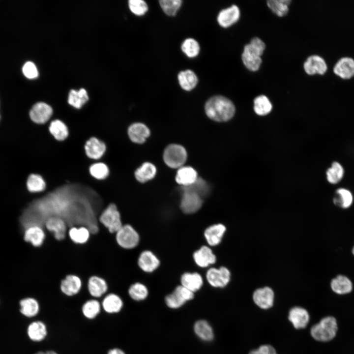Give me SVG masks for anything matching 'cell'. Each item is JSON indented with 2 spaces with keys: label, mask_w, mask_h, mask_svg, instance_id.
Wrapping results in <instances>:
<instances>
[{
  "label": "cell",
  "mask_w": 354,
  "mask_h": 354,
  "mask_svg": "<svg viewBox=\"0 0 354 354\" xmlns=\"http://www.w3.org/2000/svg\"><path fill=\"white\" fill-rule=\"evenodd\" d=\"M205 112L210 119L219 122L230 119L235 113L233 103L227 98L222 96H215L210 98L206 103Z\"/></svg>",
  "instance_id": "obj_1"
},
{
  "label": "cell",
  "mask_w": 354,
  "mask_h": 354,
  "mask_svg": "<svg viewBox=\"0 0 354 354\" xmlns=\"http://www.w3.org/2000/svg\"><path fill=\"white\" fill-rule=\"evenodd\" d=\"M338 330L336 319L332 316L322 318L317 324L313 325L310 329L312 337L320 342H328L336 336Z\"/></svg>",
  "instance_id": "obj_2"
},
{
  "label": "cell",
  "mask_w": 354,
  "mask_h": 354,
  "mask_svg": "<svg viewBox=\"0 0 354 354\" xmlns=\"http://www.w3.org/2000/svg\"><path fill=\"white\" fill-rule=\"evenodd\" d=\"M98 221L112 234H116L123 225L121 214L114 203L109 204L102 210Z\"/></svg>",
  "instance_id": "obj_3"
},
{
  "label": "cell",
  "mask_w": 354,
  "mask_h": 354,
  "mask_svg": "<svg viewBox=\"0 0 354 354\" xmlns=\"http://www.w3.org/2000/svg\"><path fill=\"white\" fill-rule=\"evenodd\" d=\"M118 245L125 250L135 248L139 242V235L134 227L129 224H124L115 234Z\"/></svg>",
  "instance_id": "obj_4"
},
{
  "label": "cell",
  "mask_w": 354,
  "mask_h": 354,
  "mask_svg": "<svg viewBox=\"0 0 354 354\" xmlns=\"http://www.w3.org/2000/svg\"><path fill=\"white\" fill-rule=\"evenodd\" d=\"M187 158V152L181 146L172 144L164 150L163 159L167 166L172 168H180Z\"/></svg>",
  "instance_id": "obj_5"
},
{
  "label": "cell",
  "mask_w": 354,
  "mask_h": 354,
  "mask_svg": "<svg viewBox=\"0 0 354 354\" xmlns=\"http://www.w3.org/2000/svg\"><path fill=\"white\" fill-rule=\"evenodd\" d=\"M45 230L53 234L58 241L64 240L68 235V228L65 220L58 216H51L45 221Z\"/></svg>",
  "instance_id": "obj_6"
},
{
  "label": "cell",
  "mask_w": 354,
  "mask_h": 354,
  "mask_svg": "<svg viewBox=\"0 0 354 354\" xmlns=\"http://www.w3.org/2000/svg\"><path fill=\"white\" fill-rule=\"evenodd\" d=\"M194 293L182 285L177 287L174 291L165 297L166 305L171 308L177 309L182 306L186 301L194 297Z\"/></svg>",
  "instance_id": "obj_7"
},
{
  "label": "cell",
  "mask_w": 354,
  "mask_h": 354,
  "mask_svg": "<svg viewBox=\"0 0 354 354\" xmlns=\"http://www.w3.org/2000/svg\"><path fill=\"white\" fill-rule=\"evenodd\" d=\"M208 283L215 288H223L227 286L231 279L229 270L224 266L219 268H209L206 274Z\"/></svg>",
  "instance_id": "obj_8"
},
{
  "label": "cell",
  "mask_w": 354,
  "mask_h": 354,
  "mask_svg": "<svg viewBox=\"0 0 354 354\" xmlns=\"http://www.w3.org/2000/svg\"><path fill=\"white\" fill-rule=\"evenodd\" d=\"M83 282L80 277L75 274H68L61 280L59 289L64 295L72 297L81 292Z\"/></svg>",
  "instance_id": "obj_9"
},
{
  "label": "cell",
  "mask_w": 354,
  "mask_h": 354,
  "mask_svg": "<svg viewBox=\"0 0 354 354\" xmlns=\"http://www.w3.org/2000/svg\"><path fill=\"white\" fill-rule=\"evenodd\" d=\"M202 197L195 192L183 190L180 201V208L186 214L197 211L202 205Z\"/></svg>",
  "instance_id": "obj_10"
},
{
  "label": "cell",
  "mask_w": 354,
  "mask_h": 354,
  "mask_svg": "<svg viewBox=\"0 0 354 354\" xmlns=\"http://www.w3.org/2000/svg\"><path fill=\"white\" fill-rule=\"evenodd\" d=\"M46 238L45 229L38 225L30 226L25 229L24 239L34 247L39 248L43 244Z\"/></svg>",
  "instance_id": "obj_11"
},
{
  "label": "cell",
  "mask_w": 354,
  "mask_h": 354,
  "mask_svg": "<svg viewBox=\"0 0 354 354\" xmlns=\"http://www.w3.org/2000/svg\"><path fill=\"white\" fill-rule=\"evenodd\" d=\"M274 298V292L268 287L259 288L256 290L253 294L254 303L264 309H267L272 306Z\"/></svg>",
  "instance_id": "obj_12"
},
{
  "label": "cell",
  "mask_w": 354,
  "mask_h": 354,
  "mask_svg": "<svg viewBox=\"0 0 354 354\" xmlns=\"http://www.w3.org/2000/svg\"><path fill=\"white\" fill-rule=\"evenodd\" d=\"M107 281L97 275L91 276L87 282V290L89 295L93 298L101 297L108 292Z\"/></svg>",
  "instance_id": "obj_13"
},
{
  "label": "cell",
  "mask_w": 354,
  "mask_h": 354,
  "mask_svg": "<svg viewBox=\"0 0 354 354\" xmlns=\"http://www.w3.org/2000/svg\"><path fill=\"white\" fill-rule=\"evenodd\" d=\"M52 113L53 110L51 106L44 102H38L32 106L29 115L34 122L43 124L49 119Z\"/></svg>",
  "instance_id": "obj_14"
},
{
  "label": "cell",
  "mask_w": 354,
  "mask_h": 354,
  "mask_svg": "<svg viewBox=\"0 0 354 354\" xmlns=\"http://www.w3.org/2000/svg\"><path fill=\"white\" fill-rule=\"evenodd\" d=\"M331 290L335 294L344 295L350 293L353 289L351 280L346 275L338 274L330 283Z\"/></svg>",
  "instance_id": "obj_15"
},
{
  "label": "cell",
  "mask_w": 354,
  "mask_h": 354,
  "mask_svg": "<svg viewBox=\"0 0 354 354\" xmlns=\"http://www.w3.org/2000/svg\"><path fill=\"white\" fill-rule=\"evenodd\" d=\"M309 318L308 311L301 307H294L289 313L288 319L296 329L305 328L309 322Z\"/></svg>",
  "instance_id": "obj_16"
},
{
  "label": "cell",
  "mask_w": 354,
  "mask_h": 354,
  "mask_svg": "<svg viewBox=\"0 0 354 354\" xmlns=\"http://www.w3.org/2000/svg\"><path fill=\"white\" fill-rule=\"evenodd\" d=\"M327 68L325 60L318 55L310 56L304 63L305 71L309 75H323L326 71Z\"/></svg>",
  "instance_id": "obj_17"
},
{
  "label": "cell",
  "mask_w": 354,
  "mask_h": 354,
  "mask_svg": "<svg viewBox=\"0 0 354 354\" xmlns=\"http://www.w3.org/2000/svg\"><path fill=\"white\" fill-rule=\"evenodd\" d=\"M335 74L342 79H350L354 76V59L343 57L335 64L333 68Z\"/></svg>",
  "instance_id": "obj_18"
},
{
  "label": "cell",
  "mask_w": 354,
  "mask_h": 354,
  "mask_svg": "<svg viewBox=\"0 0 354 354\" xmlns=\"http://www.w3.org/2000/svg\"><path fill=\"white\" fill-rule=\"evenodd\" d=\"M239 17L240 11L238 7L233 5L219 12L217 16V21L221 27L227 28L235 23Z\"/></svg>",
  "instance_id": "obj_19"
},
{
  "label": "cell",
  "mask_w": 354,
  "mask_h": 354,
  "mask_svg": "<svg viewBox=\"0 0 354 354\" xmlns=\"http://www.w3.org/2000/svg\"><path fill=\"white\" fill-rule=\"evenodd\" d=\"M138 265L144 271L151 272L155 270L160 264L156 256L150 251H144L139 255Z\"/></svg>",
  "instance_id": "obj_20"
},
{
  "label": "cell",
  "mask_w": 354,
  "mask_h": 354,
  "mask_svg": "<svg viewBox=\"0 0 354 354\" xmlns=\"http://www.w3.org/2000/svg\"><path fill=\"white\" fill-rule=\"evenodd\" d=\"M101 305L106 312L117 313L122 309L123 302L119 295L115 293H109L103 297Z\"/></svg>",
  "instance_id": "obj_21"
},
{
  "label": "cell",
  "mask_w": 354,
  "mask_h": 354,
  "mask_svg": "<svg viewBox=\"0 0 354 354\" xmlns=\"http://www.w3.org/2000/svg\"><path fill=\"white\" fill-rule=\"evenodd\" d=\"M332 201L337 207L341 209H348L353 203L354 196L350 190L341 187L335 191Z\"/></svg>",
  "instance_id": "obj_22"
},
{
  "label": "cell",
  "mask_w": 354,
  "mask_h": 354,
  "mask_svg": "<svg viewBox=\"0 0 354 354\" xmlns=\"http://www.w3.org/2000/svg\"><path fill=\"white\" fill-rule=\"evenodd\" d=\"M196 264L202 267H206L215 263L216 258L211 249L206 246H202L193 254Z\"/></svg>",
  "instance_id": "obj_23"
},
{
  "label": "cell",
  "mask_w": 354,
  "mask_h": 354,
  "mask_svg": "<svg viewBox=\"0 0 354 354\" xmlns=\"http://www.w3.org/2000/svg\"><path fill=\"white\" fill-rule=\"evenodd\" d=\"M130 139L134 143L142 144L150 135L148 127L143 123L137 122L131 124L128 129Z\"/></svg>",
  "instance_id": "obj_24"
},
{
  "label": "cell",
  "mask_w": 354,
  "mask_h": 354,
  "mask_svg": "<svg viewBox=\"0 0 354 354\" xmlns=\"http://www.w3.org/2000/svg\"><path fill=\"white\" fill-rule=\"evenodd\" d=\"M226 230L225 226L222 224H214L207 228L204 235L208 244L212 246L219 244Z\"/></svg>",
  "instance_id": "obj_25"
},
{
  "label": "cell",
  "mask_w": 354,
  "mask_h": 354,
  "mask_svg": "<svg viewBox=\"0 0 354 354\" xmlns=\"http://www.w3.org/2000/svg\"><path fill=\"white\" fill-rule=\"evenodd\" d=\"M106 145L95 137H92L87 141L85 149L87 156L92 159L101 157L106 150Z\"/></svg>",
  "instance_id": "obj_26"
},
{
  "label": "cell",
  "mask_w": 354,
  "mask_h": 354,
  "mask_svg": "<svg viewBox=\"0 0 354 354\" xmlns=\"http://www.w3.org/2000/svg\"><path fill=\"white\" fill-rule=\"evenodd\" d=\"M67 234L73 243L80 245L86 243L91 236L90 231L85 226L72 227L69 228Z\"/></svg>",
  "instance_id": "obj_27"
},
{
  "label": "cell",
  "mask_w": 354,
  "mask_h": 354,
  "mask_svg": "<svg viewBox=\"0 0 354 354\" xmlns=\"http://www.w3.org/2000/svg\"><path fill=\"white\" fill-rule=\"evenodd\" d=\"M198 178L197 172L189 166L179 168L176 177V181L182 187H186L193 184Z\"/></svg>",
  "instance_id": "obj_28"
},
{
  "label": "cell",
  "mask_w": 354,
  "mask_h": 354,
  "mask_svg": "<svg viewBox=\"0 0 354 354\" xmlns=\"http://www.w3.org/2000/svg\"><path fill=\"white\" fill-rule=\"evenodd\" d=\"M181 285L194 293L202 287L203 278L200 274L196 272L184 273L181 277Z\"/></svg>",
  "instance_id": "obj_29"
},
{
  "label": "cell",
  "mask_w": 354,
  "mask_h": 354,
  "mask_svg": "<svg viewBox=\"0 0 354 354\" xmlns=\"http://www.w3.org/2000/svg\"><path fill=\"white\" fill-rule=\"evenodd\" d=\"M27 332L29 338L35 342L42 341L47 334L46 326L41 321L31 323L28 327Z\"/></svg>",
  "instance_id": "obj_30"
},
{
  "label": "cell",
  "mask_w": 354,
  "mask_h": 354,
  "mask_svg": "<svg viewBox=\"0 0 354 354\" xmlns=\"http://www.w3.org/2000/svg\"><path fill=\"white\" fill-rule=\"evenodd\" d=\"M195 334L201 339L205 341H210L214 337L212 327L206 321L200 320L197 321L194 325Z\"/></svg>",
  "instance_id": "obj_31"
},
{
  "label": "cell",
  "mask_w": 354,
  "mask_h": 354,
  "mask_svg": "<svg viewBox=\"0 0 354 354\" xmlns=\"http://www.w3.org/2000/svg\"><path fill=\"white\" fill-rule=\"evenodd\" d=\"M178 80L180 87L187 91L194 88L198 83L196 75L190 70L181 71L178 75Z\"/></svg>",
  "instance_id": "obj_32"
},
{
  "label": "cell",
  "mask_w": 354,
  "mask_h": 354,
  "mask_svg": "<svg viewBox=\"0 0 354 354\" xmlns=\"http://www.w3.org/2000/svg\"><path fill=\"white\" fill-rule=\"evenodd\" d=\"M20 312L27 317L36 316L39 311V304L37 300L32 297H27L20 301Z\"/></svg>",
  "instance_id": "obj_33"
},
{
  "label": "cell",
  "mask_w": 354,
  "mask_h": 354,
  "mask_svg": "<svg viewBox=\"0 0 354 354\" xmlns=\"http://www.w3.org/2000/svg\"><path fill=\"white\" fill-rule=\"evenodd\" d=\"M156 173L154 165L149 162H145L135 172V176L138 181L145 182L153 178Z\"/></svg>",
  "instance_id": "obj_34"
},
{
  "label": "cell",
  "mask_w": 354,
  "mask_h": 354,
  "mask_svg": "<svg viewBox=\"0 0 354 354\" xmlns=\"http://www.w3.org/2000/svg\"><path fill=\"white\" fill-rule=\"evenodd\" d=\"M344 169L338 162L334 161L326 172L327 180L332 184H336L341 181L344 177Z\"/></svg>",
  "instance_id": "obj_35"
},
{
  "label": "cell",
  "mask_w": 354,
  "mask_h": 354,
  "mask_svg": "<svg viewBox=\"0 0 354 354\" xmlns=\"http://www.w3.org/2000/svg\"><path fill=\"white\" fill-rule=\"evenodd\" d=\"M101 305L96 299L86 300L82 305V311L84 316L88 319H94L100 313Z\"/></svg>",
  "instance_id": "obj_36"
},
{
  "label": "cell",
  "mask_w": 354,
  "mask_h": 354,
  "mask_svg": "<svg viewBox=\"0 0 354 354\" xmlns=\"http://www.w3.org/2000/svg\"><path fill=\"white\" fill-rule=\"evenodd\" d=\"M88 100L87 91L84 88L79 90H71L69 93L68 102L76 109L81 108Z\"/></svg>",
  "instance_id": "obj_37"
},
{
  "label": "cell",
  "mask_w": 354,
  "mask_h": 354,
  "mask_svg": "<svg viewBox=\"0 0 354 354\" xmlns=\"http://www.w3.org/2000/svg\"><path fill=\"white\" fill-rule=\"evenodd\" d=\"M49 129L52 135L58 141H63L68 136L67 127L60 120L56 119L52 121Z\"/></svg>",
  "instance_id": "obj_38"
},
{
  "label": "cell",
  "mask_w": 354,
  "mask_h": 354,
  "mask_svg": "<svg viewBox=\"0 0 354 354\" xmlns=\"http://www.w3.org/2000/svg\"><path fill=\"white\" fill-rule=\"evenodd\" d=\"M128 293L129 296L134 300L141 301L147 298L148 295V290L143 284L136 282L129 286Z\"/></svg>",
  "instance_id": "obj_39"
},
{
  "label": "cell",
  "mask_w": 354,
  "mask_h": 354,
  "mask_svg": "<svg viewBox=\"0 0 354 354\" xmlns=\"http://www.w3.org/2000/svg\"><path fill=\"white\" fill-rule=\"evenodd\" d=\"M272 109V105L268 98L263 95L255 98L254 101V110L255 113L264 116L268 114Z\"/></svg>",
  "instance_id": "obj_40"
},
{
  "label": "cell",
  "mask_w": 354,
  "mask_h": 354,
  "mask_svg": "<svg viewBox=\"0 0 354 354\" xmlns=\"http://www.w3.org/2000/svg\"><path fill=\"white\" fill-rule=\"evenodd\" d=\"M27 186L30 192L38 193L45 190L46 183L41 176L33 174L29 176Z\"/></svg>",
  "instance_id": "obj_41"
},
{
  "label": "cell",
  "mask_w": 354,
  "mask_h": 354,
  "mask_svg": "<svg viewBox=\"0 0 354 354\" xmlns=\"http://www.w3.org/2000/svg\"><path fill=\"white\" fill-rule=\"evenodd\" d=\"M289 0H269L267 1L269 8L278 16H284L288 12Z\"/></svg>",
  "instance_id": "obj_42"
},
{
  "label": "cell",
  "mask_w": 354,
  "mask_h": 354,
  "mask_svg": "<svg viewBox=\"0 0 354 354\" xmlns=\"http://www.w3.org/2000/svg\"><path fill=\"white\" fill-rule=\"evenodd\" d=\"M241 58L244 65L253 71L258 70L262 63L261 57L246 51H243Z\"/></svg>",
  "instance_id": "obj_43"
},
{
  "label": "cell",
  "mask_w": 354,
  "mask_h": 354,
  "mask_svg": "<svg viewBox=\"0 0 354 354\" xmlns=\"http://www.w3.org/2000/svg\"><path fill=\"white\" fill-rule=\"evenodd\" d=\"M183 190L190 191L198 194L201 197H204L208 192V186L206 182L201 178L198 177L192 184L182 187Z\"/></svg>",
  "instance_id": "obj_44"
},
{
  "label": "cell",
  "mask_w": 354,
  "mask_h": 354,
  "mask_svg": "<svg viewBox=\"0 0 354 354\" xmlns=\"http://www.w3.org/2000/svg\"><path fill=\"white\" fill-rule=\"evenodd\" d=\"M182 51L189 58L197 56L200 51V46L196 40L193 38L185 39L181 45Z\"/></svg>",
  "instance_id": "obj_45"
},
{
  "label": "cell",
  "mask_w": 354,
  "mask_h": 354,
  "mask_svg": "<svg viewBox=\"0 0 354 354\" xmlns=\"http://www.w3.org/2000/svg\"><path fill=\"white\" fill-rule=\"evenodd\" d=\"M264 42L258 37L252 38L249 44L246 45L244 51L261 57L265 49Z\"/></svg>",
  "instance_id": "obj_46"
},
{
  "label": "cell",
  "mask_w": 354,
  "mask_h": 354,
  "mask_svg": "<svg viewBox=\"0 0 354 354\" xmlns=\"http://www.w3.org/2000/svg\"><path fill=\"white\" fill-rule=\"evenodd\" d=\"M160 5L164 12L169 16H174L179 8L180 0H162L159 1Z\"/></svg>",
  "instance_id": "obj_47"
},
{
  "label": "cell",
  "mask_w": 354,
  "mask_h": 354,
  "mask_svg": "<svg viewBox=\"0 0 354 354\" xmlns=\"http://www.w3.org/2000/svg\"><path fill=\"white\" fill-rule=\"evenodd\" d=\"M89 172L92 176L98 179L105 178L109 173L107 166L101 162L92 164L90 167Z\"/></svg>",
  "instance_id": "obj_48"
},
{
  "label": "cell",
  "mask_w": 354,
  "mask_h": 354,
  "mask_svg": "<svg viewBox=\"0 0 354 354\" xmlns=\"http://www.w3.org/2000/svg\"><path fill=\"white\" fill-rule=\"evenodd\" d=\"M128 4L131 12L138 16L145 14L148 9L146 2L142 0H130Z\"/></svg>",
  "instance_id": "obj_49"
},
{
  "label": "cell",
  "mask_w": 354,
  "mask_h": 354,
  "mask_svg": "<svg viewBox=\"0 0 354 354\" xmlns=\"http://www.w3.org/2000/svg\"><path fill=\"white\" fill-rule=\"evenodd\" d=\"M22 71L25 76L30 79L36 78L38 75L35 65L31 61H28L24 64Z\"/></svg>",
  "instance_id": "obj_50"
},
{
  "label": "cell",
  "mask_w": 354,
  "mask_h": 354,
  "mask_svg": "<svg viewBox=\"0 0 354 354\" xmlns=\"http://www.w3.org/2000/svg\"><path fill=\"white\" fill-rule=\"evenodd\" d=\"M249 354H276L275 349L269 345H263L251 351Z\"/></svg>",
  "instance_id": "obj_51"
},
{
  "label": "cell",
  "mask_w": 354,
  "mask_h": 354,
  "mask_svg": "<svg viewBox=\"0 0 354 354\" xmlns=\"http://www.w3.org/2000/svg\"><path fill=\"white\" fill-rule=\"evenodd\" d=\"M107 354H125V353L119 348H113L110 349Z\"/></svg>",
  "instance_id": "obj_52"
},
{
  "label": "cell",
  "mask_w": 354,
  "mask_h": 354,
  "mask_svg": "<svg viewBox=\"0 0 354 354\" xmlns=\"http://www.w3.org/2000/svg\"><path fill=\"white\" fill-rule=\"evenodd\" d=\"M45 354H58L54 351H48L45 352Z\"/></svg>",
  "instance_id": "obj_53"
},
{
  "label": "cell",
  "mask_w": 354,
  "mask_h": 354,
  "mask_svg": "<svg viewBox=\"0 0 354 354\" xmlns=\"http://www.w3.org/2000/svg\"><path fill=\"white\" fill-rule=\"evenodd\" d=\"M34 354H45V352L40 351V352H38Z\"/></svg>",
  "instance_id": "obj_54"
},
{
  "label": "cell",
  "mask_w": 354,
  "mask_h": 354,
  "mask_svg": "<svg viewBox=\"0 0 354 354\" xmlns=\"http://www.w3.org/2000/svg\"><path fill=\"white\" fill-rule=\"evenodd\" d=\"M351 252H352V254L353 255V256H354V246L352 248Z\"/></svg>",
  "instance_id": "obj_55"
},
{
  "label": "cell",
  "mask_w": 354,
  "mask_h": 354,
  "mask_svg": "<svg viewBox=\"0 0 354 354\" xmlns=\"http://www.w3.org/2000/svg\"></svg>",
  "instance_id": "obj_56"
}]
</instances>
